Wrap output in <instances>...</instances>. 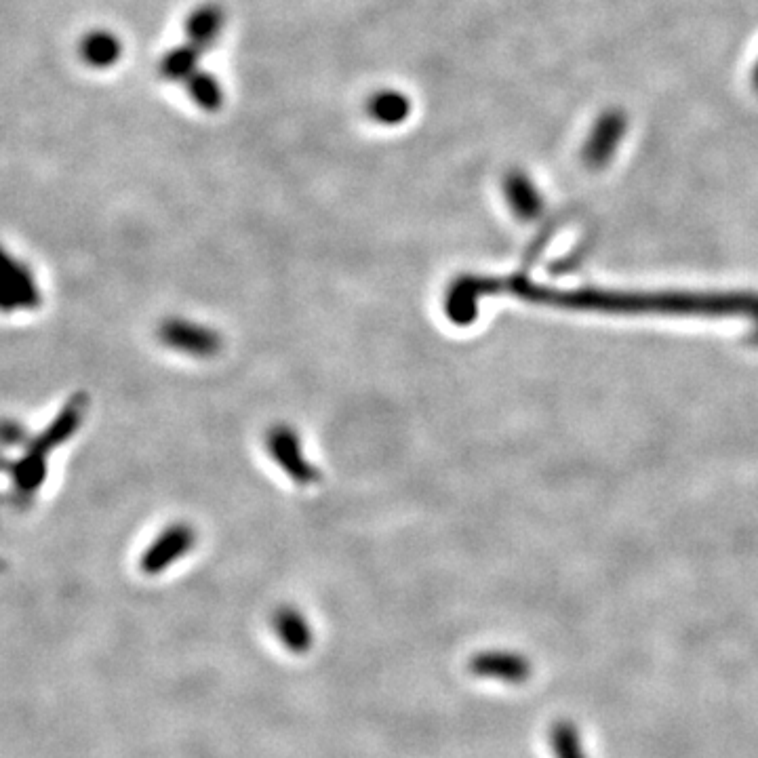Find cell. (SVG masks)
I'll list each match as a JSON object with an SVG mask.
<instances>
[{
  "label": "cell",
  "mask_w": 758,
  "mask_h": 758,
  "mask_svg": "<svg viewBox=\"0 0 758 758\" xmlns=\"http://www.w3.org/2000/svg\"><path fill=\"white\" fill-rule=\"evenodd\" d=\"M89 407L87 394L78 392L64 405V409L55 415V420L32 438L22 460L7 464V472L13 478V487L19 495L32 497L47 478V455L64 445L68 438L81 428L83 417Z\"/></svg>",
  "instance_id": "cell-1"
},
{
  "label": "cell",
  "mask_w": 758,
  "mask_h": 758,
  "mask_svg": "<svg viewBox=\"0 0 758 758\" xmlns=\"http://www.w3.org/2000/svg\"><path fill=\"white\" fill-rule=\"evenodd\" d=\"M628 133V114L620 108H607L596 116L594 125L582 148L584 163L592 169H601L611 163L617 148Z\"/></svg>",
  "instance_id": "cell-2"
},
{
  "label": "cell",
  "mask_w": 758,
  "mask_h": 758,
  "mask_svg": "<svg viewBox=\"0 0 758 758\" xmlns=\"http://www.w3.org/2000/svg\"><path fill=\"white\" fill-rule=\"evenodd\" d=\"M266 449L272 460L281 466V470L295 481L297 485H314L321 481V472L310 464L299 445V436L293 428L278 424L266 434Z\"/></svg>",
  "instance_id": "cell-3"
},
{
  "label": "cell",
  "mask_w": 758,
  "mask_h": 758,
  "mask_svg": "<svg viewBox=\"0 0 758 758\" xmlns=\"http://www.w3.org/2000/svg\"><path fill=\"white\" fill-rule=\"evenodd\" d=\"M158 337L167 348L196 358H211L222 350V335L205 325L184 321V318H167L158 327Z\"/></svg>",
  "instance_id": "cell-4"
},
{
  "label": "cell",
  "mask_w": 758,
  "mask_h": 758,
  "mask_svg": "<svg viewBox=\"0 0 758 758\" xmlns=\"http://www.w3.org/2000/svg\"><path fill=\"white\" fill-rule=\"evenodd\" d=\"M194 542H196V533L192 527L171 525L146 548L139 567H142V571L148 575L163 573L173 563H177L184 554H188L194 548Z\"/></svg>",
  "instance_id": "cell-5"
},
{
  "label": "cell",
  "mask_w": 758,
  "mask_h": 758,
  "mask_svg": "<svg viewBox=\"0 0 758 758\" xmlns=\"http://www.w3.org/2000/svg\"><path fill=\"white\" fill-rule=\"evenodd\" d=\"M0 304H3L5 312L34 310L41 306V291L36 287L32 270L9 253L5 255V278Z\"/></svg>",
  "instance_id": "cell-6"
},
{
  "label": "cell",
  "mask_w": 758,
  "mask_h": 758,
  "mask_svg": "<svg viewBox=\"0 0 758 758\" xmlns=\"http://www.w3.org/2000/svg\"><path fill=\"white\" fill-rule=\"evenodd\" d=\"M470 672L481 678H495V681L521 685L531 678V664L527 657L518 653L487 651L472 657Z\"/></svg>",
  "instance_id": "cell-7"
},
{
  "label": "cell",
  "mask_w": 758,
  "mask_h": 758,
  "mask_svg": "<svg viewBox=\"0 0 758 758\" xmlns=\"http://www.w3.org/2000/svg\"><path fill=\"white\" fill-rule=\"evenodd\" d=\"M224 22H226V17H224L222 7H217L213 3L196 7L186 19V36H188L186 43H190L203 55L209 53L215 47L219 34H222L224 30Z\"/></svg>",
  "instance_id": "cell-8"
},
{
  "label": "cell",
  "mask_w": 758,
  "mask_h": 758,
  "mask_svg": "<svg viewBox=\"0 0 758 758\" xmlns=\"http://www.w3.org/2000/svg\"><path fill=\"white\" fill-rule=\"evenodd\" d=\"M413 110L409 95L396 89H382L367 99V114L373 123L384 127L403 125Z\"/></svg>",
  "instance_id": "cell-9"
},
{
  "label": "cell",
  "mask_w": 758,
  "mask_h": 758,
  "mask_svg": "<svg viewBox=\"0 0 758 758\" xmlns=\"http://www.w3.org/2000/svg\"><path fill=\"white\" fill-rule=\"evenodd\" d=\"M274 630L293 653H306L312 647V628L295 607H281L274 613Z\"/></svg>",
  "instance_id": "cell-10"
},
{
  "label": "cell",
  "mask_w": 758,
  "mask_h": 758,
  "mask_svg": "<svg viewBox=\"0 0 758 758\" xmlns=\"http://www.w3.org/2000/svg\"><path fill=\"white\" fill-rule=\"evenodd\" d=\"M504 194L518 217H533L542 211V194L525 171L512 169L504 177Z\"/></svg>",
  "instance_id": "cell-11"
},
{
  "label": "cell",
  "mask_w": 758,
  "mask_h": 758,
  "mask_svg": "<svg viewBox=\"0 0 758 758\" xmlns=\"http://www.w3.org/2000/svg\"><path fill=\"white\" fill-rule=\"evenodd\" d=\"M78 51H81V57L83 62L91 68H97V70H104V68H110L114 66L118 59H121L123 55V45L118 38L108 32V30H93L89 32L87 36H83L81 41V47H78Z\"/></svg>",
  "instance_id": "cell-12"
},
{
  "label": "cell",
  "mask_w": 758,
  "mask_h": 758,
  "mask_svg": "<svg viewBox=\"0 0 758 758\" xmlns=\"http://www.w3.org/2000/svg\"><path fill=\"white\" fill-rule=\"evenodd\" d=\"M201 57H203L201 51L194 49L190 43H184V45L169 49L163 55L158 70H161L165 81L184 85L188 78L198 70V62H201Z\"/></svg>",
  "instance_id": "cell-13"
},
{
  "label": "cell",
  "mask_w": 758,
  "mask_h": 758,
  "mask_svg": "<svg viewBox=\"0 0 758 758\" xmlns=\"http://www.w3.org/2000/svg\"><path fill=\"white\" fill-rule=\"evenodd\" d=\"M192 102L205 110V112H217L224 106V89L219 85L217 78L205 70H196L188 81L184 83Z\"/></svg>",
  "instance_id": "cell-14"
},
{
  "label": "cell",
  "mask_w": 758,
  "mask_h": 758,
  "mask_svg": "<svg viewBox=\"0 0 758 758\" xmlns=\"http://www.w3.org/2000/svg\"><path fill=\"white\" fill-rule=\"evenodd\" d=\"M550 746L556 758H586L577 727L569 721H558L550 729Z\"/></svg>",
  "instance_id": "cell-15"
},
{
  "label": "cell",
  "mask_w": 758,
  "mask_h": 758,
  "mask_svg": "<svg viewBox=\"0 0 758 758\" xmlns=\"http://www.w3.org/2000/svg\"><path fill=\"white\" fill-rule=\"evenodd\" d=\"M3 438H5V445H22L28 436L22 424L7 420L3 426Z\"/></svg>",
  "instance_id": "cell-16"
},
{
  "label": "cell",
  "mask_w": 758,
  "mask_h": 758,
  "mask_svg": "<svg viewBox=\"0 0 758 758\" xmlns=\"http://www.w3.org/2000/svg\"><path fill=\"white\" fill-rule=\"evenodd\" d=\"M752 87H754V91L758 93V59H756V64H754V68H752Z\"/></svg>",
  "instance_id": "cell-17"
}]
</instances>
